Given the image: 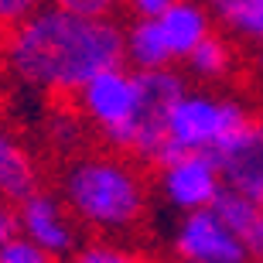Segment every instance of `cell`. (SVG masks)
Wrapping results in <instances>:
<instances>
[{
	"instance_id": "cell-1",
	"label": "cell",
	"mask_w": 263,
	"mask_h": 263,
	"mask_svg": "<svg viewBox=\"0 0 263 263\" xmlns=\"http://www.w3.org/2000/svg\"><path fill=\"white\" fill-rule=\"evenodd\" d=\"M0 65L21 86L55 103H72L99 72L123 65V24L72 17L45 0L24 24L4 34Z\"/></svg>"
},
{
	"instance_id": "cell-2",
	"label": "cell",
	"mask_w": 263,
	"mask_h": 263,
	"mask_svg": "<svg viewBox=\"0 0 263 263\" xmlns=\"http://www.w3.org/2000/svg\"><path fill=\"white\" fill-rule=\"evenodd\" d=\"M55 192L79 229L92 239L123 243L144 226L151 209V181L144 164L109 147H86L82 154L62 161Z\"/></svg>"
},
{
	"instance_id": "cell-3",
	"label": "cell",
	"mask_w": 263,
	"mask_h": 263,
	"mask_svg": "<svg viewBox=\"0 0 263 263\" xmlns=\"http://www.w3.org/2000/svg\"><path fill=\"white\" fill-rule=\"evenodd\" d=\"M260 117L239 103L236 96H219V92H195L188 89L185 96L171 106L167 117V144L164 154H205L219 161L229 147L253 127ZM157 157V161H161Z\"/></svg>"
},
{
	"instance_id": "cell-4",
	"label": "cell",
	"mask_w": 263,
	"mask_h": 263,
	"mask_svg": "<svg viewBox=\"0 0 263 263\" xmlns=\"http://www.w3.org/2000/svg\"><path fill=\"white\" fill-rule=\"evenodd\" d=\"M68 106L76 109V117L86 123L89 134L103 140V147L134 157L140 137V113H144V89L134 68L117 65L99 72L72 96Z\"/></svg>"
},
{
	"instance_id": "cell-5",
	"label": "cell",
	"mask_w": 263,
	"mask_h": 263,
	"mask_svg": "<svg viewBox=\"0 0 263 263\" xmlns=\"http://www.w3.org/2000/svg\"><path fill=\"white\" fill-rule=\"evenodd\" d=\"M154 167H157V192L181 215L215 209V202L226 192L219 164L205 154H167Z\"/></svg>"
},
{
	"instance_id": "cell-6",
	"label": "cell",
	"mask_w": 263,
	"mask_h": 263,
	"mask_svg": "<svg viewBox=\"0 0 263 263\" xmlns=\"http://www.w3.org/2000/svg\"><path fill=\"white\" fill-rule=\"evenodd\" d=\"M17 236L31 239L34 246H41L45 253H51L62 263L72 260L79 253V246L86 243L62 195L48 185L28 195L24 202H17Z\"/></svg>"
},
{
	"instance_id": "cell-7",
	"label": "cell",
	"mask_w": 263,
	"mask_h": 263,
	"mask_svg": "<svg viewBox=\"0 0 263 263\" xmlns=\"http://www.w3.org/2000/svg\"><path fill=\"white\" fill-rule=\"evenodd\" d=\"M171 250L178 263H250L239 239L229 233L215 209L181 215L171 236Z\"/></svg>"
},
{
	"instance_id": "cell-8",
	"label": "cell",
	"mask_w": 263,
	"mask_h": 263,
	"mask_svg": "<svg viewBox=\"0 0 263 263\" xmlns=\"http://www.w3.org/2000/svg\"><path fill=\"white\" fill-rule=\"evenodd\" d=\"M38 188H45L41 157L10 120L0 117V198L17 205Z\"/></svg>"
},
{
	"instance_id": "cell-9",
	"label": "cell",
	"mask_w": 263,
	"mask_h": 263,
	"mask_svg": "<svg viewBox=\"0 0 263 263\" xmlns=\"http://www.w3.org/2000/svg\"><path fill=\"white\" fill-rule=\"evenodd\" d=\"M215 164L222 171L226 192L263 205V123L260 120H256L253 127L246 130Z\"/></svg>"
},
{
	"instance_id": "cell-10",
	"label": "cell",
	"mask_w": 263,
	"mask_h": 263,
	"mask_svg": "<svg viewBox=\"0 0 263 263\" xmlns=\"http://www.w3.org/2000/svg\"><path fill=\"white\" fill-rule=\"evenodd\" d=\"M154 21H157V28H161V38H164L175 65H185L192 59V51L209 34H215V24L209 17V10L202 7V0H178L175 7L164 10Z\"/></svg>"
},
{
	"instance_id": "cell-11",
	"label": "cell",
	"mask_w": 263,
	"mask_h": 263,
	"mask_svg": "<svg viewBox=\"0 0 263 263\" xmlns=\"http://www.w3.org/2000/svg\"><path fill=\"white\" fill-rule=\"evenodd\" d=\"M215 31L263 55V0H202Z\"/></svg>"
},
{
	"instance_id": "cell-12",
	"label": "cell",
	"mask_w": 263,
	"mask_h": 263,
	"mask_svg": "<svg viewBox=\"0 0 263 263\" xmlns=\"http://www.w3.org/2000/svg\"><path fill=\"white\" fill-rule=\"evenodd\" d=\"M215 212L222 215L229 233L239 239L246 260L263 263V205L250 202L243 195H233V192H222V198L215 202Z\"/></svg>"
},
{
	"instance_id": "cell-13",
	"label": "cell",
	"mask_w": 263,
	"mask_h": 263,
	"mask_svg": "<svg viewBox=\"0 0 263 263\" xmlns=\"http://www.w3.org/2000/svg\"><path fill=\"white\" fill-rule=\"evenodd\" d=\"M233 62H236V51L229 45L226 34H209V38L192 51V59L185 62L188 76L198 79V82H222L229 72H233Z\"/></svg>"
},
{
	"instance_id": "cell-14",
	"label": "cell",
	"mask_w": 263,
	"mask_h": 263,
	"mask_svg": "<svg viewBox=\"0 0 263 263\" xmlns=\"http://www.w3.org/2000/svg\"><path fill=\"white\" fill-rule=\"evenodd\" d=\"M68 263H161L154 256L140 253L127 243H113V239H86L79 246V253Z\"/></svg>"
},
{
	"instance_id": "cell-15",
	"label": "cell",
	"mask_w": 263,
	"mask_h": 263,
	"mask_svg": "<svg viewBox=\"0 0 263 263\" xmlns=\"http://www.w3.org/2000/svg\"><path fill=\"white\" fill-rule=\"evenodd\" d=\"M48 4L82 21H117L123 10V0H48Z\"/></svg>"
},
{
	"instance_id": "cell-16",
	"label": "cell",
	"mask_w": 263,
	"mask_h": 263,
	"mask_svg": "<svg viewBox=\"0 0 263 263\" xmlns=\"http://www.w3.org/2000/svg\"><path fill=\"white\" fill-rule=\"evenodd\" d=\"M0 263H62V260H55L51 253H45L41 246H34L24 236H14L10 243L0 246Z\"/></svg>"
},
{
	"instance_id": "cell-17",
	"label": "cell",
	"mask_w": 263,
	"mask_h": 263,
	"mask_svg": "<svg viewBox=\"0 0 263 263\" xmlns=\"http://www.w3.org/2000/svg\"><path fill=\"white\" fill-rule=\"evenodd\" d=\"M45 0H0V34H7L10 28H17L41 7Z\"/></svg>"
},
{
	"instance_id": "cell-18",
	"label": "cell",
	"mask_w": 263,
	"mask_h": 263,
	"mask_svg": "<svg viewBox=\"0 0 263 263\" xmlns=\"http://www.w3.org/2000/svg\"><path fill=\"white\" fill-rule=\"evenodd\" d=\"M178 0H123V10H127L134 21H154L161 17L164 10H171Z\"/></svg>"
},
{
	"instance_id": "cell-19",
	"label": "cell",
	"mask_w": 263,
	"mask_h": 263,
	"mask_svg": "<svg viewBox=\"0 0 263 263\" xmlns=\"http://www.w3.org/2000/svg\"><path fill=\"white\" fill-rule=\"evenodd\" d=\"M17 236V205L0 198V246Z\"/></svg>"
},
{
	"instance_id": "cell-20",
	"label": "cell",
	"mask_w": 263,
	"mask_h": 263,
	"mask_svg": "<svg viewBox=\"0 0 263 263\" xmlns=\"http://www.w3.org/2000/svg\"><path fill=\"white\" fill-rule=\"evenodd\" d=\"M0 41H4V34H0Z\"/></svg>"
},
{
	"instance_id": "cell-21",
	"label": "cell",
	"mask_w": 263,
	"mask_h": 263,
	"mask_svg": "<svg viewBox=\"0 0 263 263\" xmlns=\"http://www.w3.org/2000/svg\"><path fill=\"white\" fill-rule=\"evenodd\" d=\"M260 123H263V117H260Z\"/></svg>"
}]
</instances>
